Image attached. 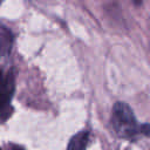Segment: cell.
I'll return each instance as SVG.
<instances>
[{
	"mask_svg": "<svg viewBox=\"0 0 150 150\" xmlns=\"http://www.w3.org/2000/svg\"><path fill=\"white\" fill-rule=\"evenodd\" d=\"M111 121L116 132L121 137L135 139L138 135L150 136V124H138L134 111L124 102L115 103Z\"/></svg>",
	"mask_w": 150,
	"mask_h": 150,
	"instance_id": "obj_1",
	"label": "cell"
},
{
	"mask_svg": "<svg viewBox=\"0 0 150 150\" xmlns=\"http://www.w3.org/2000/svg\"><path fill=\"white\" fill-rule=\"evenodd\" d=\"M14 93V76L12 73L4 74L0 70V123L5 122L13 112L11 100Z\"/></svg>",
	"mask_w": 150,
	"mask_h": 150,
	"instance_id": "obj_2",
	"label": "cell"
},
{
	"mask_svg": "<svg viewBox=\"0 0 150 150\" xmlns=\"http://www.w3.org/2000/svg\"><path fill=\"white\" fill-rule=\"evenodd\" d=\"M88 138H89L88 131H81L76 134L70 139L68 150H86V146L88 144Z\"/></svg>",
	"mask_w": 150,
	"mask_h": 150,
	"instance_id": "obj_3",
	"label": "cell"
},
{
	"mask_svg": "<svg viewBox=\"0 0 150 150\" xmlns=\"http://www.w3.org/2000/svg\"><path fill=\"white\" fill-rule=\"evenodd\" d=\"M11 32L0 28V55L7 53L11 48Z\"/></svg>",
	"mask_w": 150,
	"mask_h": 150,
	"instance_id": "obj_4",
	"label": "cell"
},
{
	"mask_svg": "<svg viewBox=\"0 0 150 150\" xmlns=\"http://www.w3.org/2000/svg\"><path fill=\"white\" fill-rule=\"evenodd\" d=\"M12 150H25V149L21 148V146H19V145H14V146L12 148Z\"/></svg>",
	"mask_w": 150,
	"mask_h": 150,
	"instance_id": "obj_5",
	"label": "cell"
},
{
	"mask_svg": "<svg viewBox=\"0 0 150 150\" xmlns=\"http://www.w3.org/2000/svg\"><path fill=\"white\" fill-rule=\"evenodd\" d=\"M132 1H134V2H135V4H136V5H141V4H142V1H143V0H132Z\"/></svg>",
	"mask_w": 150,
	"mask_h": 150,
	"instance_id": "obj_6",
	"label": "cell"
},
{
	"mask_svg": "<svg viewBox=\"0 0 150 150\" xmlns=\"http://www.w3.org/2000/svg\"><path fill=\"white\" fill-rule=\"evenodd\" d=\"M0 1H2V0H0Z\"/></svg>",
	"mask_w": 150,
	"mask_h": 150,
	"instance_id": "obj_7",
	"label": "cell"
},
{
	"mask_svg": "<svg viewBox=\"0 0 150 150\" xmlns=\"http://www.w3.org/2000/svg\"><path fill=\"white\" fill-rule=\"evenodd\" d=\"M0 150H1V149H0Z\"/></svg>",
	"mask_w": 150,
	"mask_h": 150,
	"instance_id": "obj_8",
	"label": "cell"
}]
</instances>
